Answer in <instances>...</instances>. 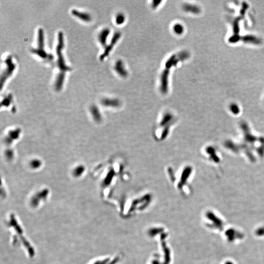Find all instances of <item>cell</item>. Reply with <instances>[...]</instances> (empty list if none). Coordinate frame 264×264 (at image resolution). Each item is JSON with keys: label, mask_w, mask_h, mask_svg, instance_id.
Returning a JSON list of instances; mask_svg holds the SVG:
<instances>
[{"label": "cell", "mask_w": 264, "mask_h": 264, "mask_svg": "<svg viewBox=\"0 0 264 264\" xmlns=\"http://www.w3.org/2000/svg\"><path fill=\"white\" fill-rule=\"evenodd\" d=\"M64 47V34L62 31L58 33V43L56 48L57 54V65L60 72L65 73L66 71H71V68L66 64L62 50Z\"/></svg>", "instance_id": "cell-1"}, {"label": "cell", "mask_w": 264, "mask_h": 264, "mask_svg": "<svg viewBox=\"0 0 264 264\" xmlns=\"http://www.w3.org/2000/svg\"><path fill=\"white\" fill-rule=\"evenodd\" d=\"M45 39H44V30L42 28L38 29L37 37V48H32L31 53L36 54L39 57L43 59L51 61L54 58L53 54L48 53L45 50Z\"/></svg>", "instance_id": "cell-2"}, {"label": "cell", "mask_w": 264, "mask_h": 264, "mask_svg": "<svg viewBox=\"0 0 264 264\" xmlns=\"http://www.w3.org/2000/svg\"><path fill=\"white\" fill-rule=\"evenodd\" d=\"M4 62L6 64V68L1 73L0 80V88L1 90L6 81L12 75L16 69V65L13 62L12 56H8L6 58Z\"/></svg>", "instance_id": "cell-3"}, {"label": "cell", "mask_w": 264, "mask_h": 264, "mask_svg": "<svg viewBox=\"0 0 264 264\" xmlns=\"http://www.w3.org/2000/svg\"><path fill=\"white\" fill-rule=\"evenodd\" d=\"M121 36V34L120 32H116L114 33L109 45H107L105 48V50H104L103 53L101 54V56H100V60L103 61L106 57L109 56V54L111 52V50H112L115 45L118 42L119 39L120 38Z\"/></svg>", "instance_id": "cell-4"}, {"label": "cell", "mask_w": 264, "mask_h": 264, "mask_svg": "<svg viewBox=\"0 0 264 264\" xmlns=\"http://www.w3.org/2000/svg\"><path fill=\"white\" fill-rule=\"evenodd\" d=\"M170 70L165 69L161 76L160 90L163 94H166L168 89V78Z\"/></svg>", "instance_id": "cell-5"}, {"label": "cell", "mask_w": 264, "mask_h": 264, "mask_svg": "<svg viewBox=\"0 0 264 264\" xmlns=\"http://www.w3.org/2000/svg\"><path fill=\"white\" fill-rule=\"evenodd\" d=\"M71 13L74 16L79 19L83 21L89 22L92 20L91 16L87 12H81L76 9H73L71 10Z\"/></svg>", "instance_id": "cell-6"}, {"label": "cell", "mask_w": 264, "mask_h": 264, "mask_svg": "<svg viewBox=\"0 0 264 264\" xmlns=\"http://www.w3.org/2000/svg\"><path fill=\"white\" fill-rule=\"evenodd\" d=\"M115 70L117 74L122 77H126L128 75V71L125 68L123 62L121 60H118L115 63Z\"/></svg>", "instance_id": "cell-7"}, {"label": "cell", "mask_w": 264, "mask_h": 264, "mask_svg": "<svg viewBox=\"0 0 264 264\" xmlns=\"http://www.w3.org/2000/svg\"><path fill=\"white\" fill-rule=\"evenodd\" d=\"M65 79V73L59 72L56 77L54 88L56 91L59 92L62 89Z\"/></svg>", "instance_id": "cell-8"}, {"label": "cell", "mask_w": 264, "mask_h": 264, "mask_svg": "<svg viewBox=\"0 0 264 264\" xmlns=\"http://www.w3.org/2000/svg\"><path fill=\"white\" fill-rule=\"evenodd\" d=\"M110 33V30L108 28H105L101 30L98 35V40L100 43L103 47H106L107 46V40L108 36Z\"/></svg>", "instance_id": "cell-9"}, {"label": "cell", "mask_w": 264, "mask_h": 264, "mask_svg": "<svg viewBox=\"0 0 264 264\" xmlns=\"http://www.w3.org/2000/svg\"><path fill=\"white\" fill-rule=\"evenodd\" d=\"M180 61H182L179 58L177 54V55L174 54L166 61V63L165 65V69L170 70L172 67L176 66Z\"/></svg>", "instance_id": "cell-10"}, {"label": "cell", "mask_w": 264, "mask_h": 264, "mask_svg": "<svg viewBox=\"0 0 264 264\" xmlns=\"http://www.w3.org/2000/svg\"><path fill=\"white\" fill-rule=\"evenodd\" d=\"M183 10L187 12H190L193 14H197L201 12V9L198 6L193 4H185L183 6Z\"/></svg>", "instance_id": "cell-11"}, {"label": "cell", "mask_w": 264, "mask_h": 264, "mask_svg": "<svg viewBox=\"0 0 264 264\" xmlns=\"http://www.w3.org/2000/svg\"><path fill=\"white\" fill-rule=\"evenodd\" d=\"M104 106L117 107L120 105V101L117 99L105 98L101 102Z\"/></svg>", "instance_id": "cell-12"}, {"label": "cell", "mask_w": 264, "mask_h": 264, "mask_svg": "<svg viewBox=\"0 0 264 264\" xmlns=\"http://www.w3.org/2000/svg\"><path fill=\"white\" fill-rule=\"evenodd\" d=\"M91 112L92 116L96 120H99L101 119V115L99 110L97 107L93 106L91 108Z\"/></svg>", "instance_id": "cell-13"}, {"label": "cell", "mask_w": 264, "mask_h": 264, "mask_svg": "<svg viewBox=\"0 0 264 264\" xmlns=\"http://www.w3.org/2000/svg\"><path fill=\"white\" fill-rule=\"evenodd\" d=\"M173 30L177 34H182L184 32V27L180 24H176L173 27Z\"/></svg>", "instance_id": "cell-14"}, {"label": "cell", "mask_w": 264, "mask_h": 264, "mask_svg": "<svg viewBox=\"0 0 264 264\" xmlns=\"http://www.w3.org/2000/svg\"><path fill=\"white\" fill-rule=\"evenodd\" d=\"M125 21V16L122 13H118L115 17V23L117 25H120L124 23Z\"/></svg>", "instance_id": "cell-15"}, {"label": "cell", "mask_w": 264, "mask_h": 264, "mask_svg": "<svg viewBox=\"0 0 264 264\" xmlns=\"http://www.w3.org/2000/svg\"><path fill=\"white\" fill-rule=\"evenodd\" d=\"M12 100V96L11 94H9L3 100V101H1V105L7 106L10 104Z\"/></svg>", "instance_id": "cell-16"}, {"label": "cell", "mask_w": 264, "mask_h": 264, "mask_svg": "<svg viewBox=\"0 0 264 264\" xmlns=\"http://www.w3.org/2000/svg\"><path fill=\"white\" fill-rule=\"evenodd\" d=\"M230 109H232V111L234 113L236 114L237 113H238V107L237 106V105H236V104H232V105H231V106H230Z\"/></svg>", "instance_id": "cell-17"}, {"label": "cell", "mask_w": 264, "mask_h": 264, "mask_svg": "<svg viewBox=\"0 0 264 264\" xmlns=\"http://www.w3.org/2000/svg\"><path fill=\"white\" fill-rule=\"evenodd\" d=\"M162 1H154L152 2V6L153 9H156V7H158L161 4Z\"/></svg>", "instance_id": "cell-18"}]
</instances>
